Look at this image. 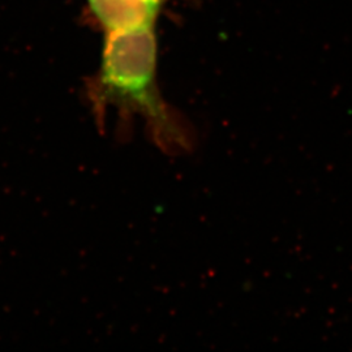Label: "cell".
<instances>
[{
    "label": "cell",
    "instance_id": "cell-3",
    "mask_svg": "<svg viewBox=\"0 0 352 352\" xmlns=\"http://www.w3.org/2000/svg\"><path fill=\"white\" fill-rule=\"evenodd\" d=\"M160 1H161V0H160Z\"/></svg>",
    "mask_w": 352,
    "mask_h": 352
},
{
    "label": "cell",
    "instance_id": "cell-1",
    "mask_svg": "<svg viewBox=\"0 0 352 352\" xmlns=\"http://www.w3.org/2000/svg\"><path fill=\"white\" fill-rule=\"evenodd\" d=\"M158 46L154 23L107 33L101 67L87 85V101L103 131L111 109L118 135L126 140L139 116L151 142L167 155L188 154L197 136L188 119L164 101L157 82Z\"/></svg>",
    "mask_w": 352,
    "mask_h": 352
},
{
    "label": "cell",
    "instance_id": "cell-2",
    "mask_svg": "<svg viewBox=\"0 0 352 352\" xmlns=\"http://www.w3.org/2000/svg\"><path fill=\"white\" fill-rule=\"evenodd\" d=\"M89 7L106 33L155 23L160 0H88Z\"/></svg>",
    "mask_w": 352,
    "mask_h": 352
}]
</instances>
